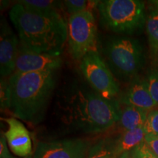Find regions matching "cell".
Returning a JSON list of instances; mask_svg holds the SVG:
<instances>
[{
  "mask_svg": "<svg viewBox=\"0 0 158 158\" xmlns=\"http://www.w3.org/2000/svg\"><path fill=\"white\" fill-rule=\"evenodd\" d=\"M121 105L95 92L87 83L75 81L58 100V115L68 127L84 133H100L109 130L119 120Z\"/></svg>",
  "mask_w": 158,
  "mask_h": 158,
  "instance_id": "obj_1",
  "label": "cell"
},
{
  "mask_svg": "<svg viewBox=\"0 0 158 158\" xmlns=\"http://www.w3.org/2000/svg\"><path fill=\"white\" fill-rule=\"evenodd\" d=\"M20 42L31 50L61 56L68 40V26L59 13H41L15 3L9 11Z\"/></svg>",
  "mask_w": 158,
  "mask_h": 158,
  "instance_id": "obj_2",
  "label": "cell"
},
{
  "mask_svg": "<svg viewBox=\"0 0 158 158\" xmlns=\"http://www.w3.org/2000/svg\"><path fill=\"white\" fill-rule=\"evenodd\" d=\"M56 74L54 70L14 73L7 79V108L20 119L40 123L56 87Z\"/></svg>",
  "mask_w": 158,
  "mask_h": 158,
  "instance_id": "obj_3",
  "label": "cell"
},
{
  "mask_svg": "<svg viewBox=\"0 0 158 158\" xmlns=\"http://www.w3.org/2000/svg\"><path fill=\"white\" fill-rule=\"evenodd\" d=\"M102 54L115 78L124 82L138 76L146 62L141 43L127 36L107 37L102 43Z\"/></svg>",
  "mask_w": 158,
  "mask_h": 158,
  "instance_id": "obj_4",
  "label": "cell"
},
{
  "mask_svg": "<svg viewBox=\"0 0 158 158\" xmlns=\"http://www.w3.org/2000/svg\"><path fill=\"white\" fill-rule=\"evenodd\" d=\"M98 9L102 27L122 36L141 31L147 23L145 3L139 0H103Z\"/></svg>",
  "mask_w": 158,
  "mask_h": 158,
  "instance_id": "obj_5",
  "label": "cell"
},
{
  "mask_svg": "<svg viewBox=\"0 0 158 158\" xmlns=\"http://www.w3.org/2000/svg\"><path fill=\"white\" fill-rule=\"evenodd\" d=\"M69 51L75 60H81L85 55L96 49V21L88 10L70 15L68 23Z\"/></svg>",
  "mask_w": 158,
  "mask_h": 158,
  "instance_id": "obj_6",
  "label": "cell"
},
{
  "mask_svg": "<svg viewBox=\"0 0 158 158\" xmlns=\"http://www.w3.org/2000/svg\"><path fill=\"white\" fill-rule=\"evenodd\" d=\"M80 62L82 75L95 92L108 100L119 95V84L98 51L89 52Z\"/></svg>",
  "mask_w": 158,
  "mask_h": 158,
  "instance_id": "obj_7",
  "label": "cell"
},
{
  "mask_svg": "<svg viewBox=\"0 0 158 158\" xmlns=\"http://www.w3.org/2000/svg\"><path fill=\"white\" fill-rule=\"evenodd\" d=\"M89 142L81 138L39 142L33 158H86Z\"/></svg>",
  "mask_w": 158,
  "mask_h": 158,
  "instance_id": "obj_8",
  "label": "cell"
},
{
  "mask_svg": "<svg viewBox=\"0 0 158 158\" xmlns=\"http://www.w3.org/2000/svg\"><path fill=\"white\" fill-rule=\"evenodd\" d=\"M62 64L61 56L36 52L20 42L14 73H27L48 70H57Z\"/></svg>",
  "mask_w": 158,
  "mask_h": 158,
  "instance_id": "obj_9",
  "label": "cell"
},
{
  "mask_svg": "<svg viewBox=\"0 0 158 158\" xmlns=\"http://www.w3.org/2000/svg\"><path fill=\"white\" fill-rule=\"evenodd\" d=\"M20 40L14 34L5 18L0 25V75L2 79L15 72Z\"/></svg>",
  "mask_w": 158,
  "mask_h": 158,
  "instance_id": "obj_10",
  "label": "cell"
},
{
  "mask_svg": "<svg viewBox=\"0 0 158 158\" xmlns=\"http://www.w3.org/2000/svg\"><path fill=\"white\" fill-rule=\"evenodd\" d=\"M118 102L121 106H130L150 110L157 107L148 89L145 78L137 76L120 92Z\"/></svg>",
  "mask_w": 158,
  "mask_h": 158,
  "instance_id": "obj_11",
  "label": "cell"
},
{
  "mask_svg": "<svg viewBox=\"0 0 158 158\" xmlns=\"http://www.w3.org/2000/svg\"><path fill=\"white\" fill-rule=\"evenodd\" d=\"M3 120L8 126L4 134L12 152L21 157L30 156L32 146L28 130L15 118H5Z\"/></svg>",
  "mask_w": 158,
  "mask_h": 158,
  "instance_id": "obj_12",
  "label": "cell"
},
{
  "mask_svg": "<svg viewBox=\"0 0 158 158\" xmlns=\"http://www.w3.org/2000/svg\"><path fill=\"white\" fill-rule=\"evenodd\" d=\"M149 112V110L135 106H122L117 124L122 131H127L143 127Z\"/></svg>",
  "mask_w": 158,
  "mask_h": 158,
  "instance_id": "obj_13",
  "label": "cell"
},
{
  "mask_svg": "<svg viewBox=\"0 0 158 158\" xmlns=\"http://www.w3.org/2000/svg\"><path fill=\"white\" fill-rule=\"evenodd\" d=\"M146 133L143 127L136 129L122 131L114 136L116 154L118 157L123 153L130 152L144 141Z\"/></svg>",
  "mask_w": 158,
  "mask_h": 158,
  "instance_id": "obj_14",
  "label": "cell"
},
{
  "mask_svg": "<svg viewBox=\"0 0 158 158\" xmlns=\"http://www.w3.org/2000/svg\"><path fill=\"white\" fill-rule=\"evenodd\" d=\"M146 29L150 59L154 68L158 67V11L153 10L147 17Z\"/></svg>",
  "mask_w": 158,
  "mask_h": 158,
  "instance_id": "obj_15",
  "label": "cell"
},
{
  "mask_svg": "<svg viewBox=\"0 0 158 158\" xmlns=\"http://www.w3.org/2000/svg\"><path fill=\"white\" fill-rule=\"evenodd\" d=\"M86 158H118L114 137H106L90 147Z\"/></svg>",
  "mask_w": 158,
  "mask_h": 158,
  "instance_id": "obj_16",
  "label": "cell"
},
{
  "mask_svg": "<svg viewBox=\"0 0 158 158\" xmlns=\"http://www.w3.org/2000/svg\"><path fill=\"white\" fill-rule=\"evenodd\" d=\"M17 3L41 13H59V10L64 5V2L52 0H21Z\"/></svg>",
  "mask_w": 158,
  "mask_h": 158,
  "instance_id": "obj_17",
  "label": "cell"
},
{
  "mask_svg": "<svg viewBox=\"0 0 158 158\" xmlns=\"http://www.w3.org/2000/svg\"><path fill=\"white\" fill-rule=\"evenodd\" d=\"M100 1H85V0H66L64 7L69 14L73 15L91 9V6H98Z\"/></svg>",
  "mask_w": 158,
  "mask_h": 158,
  "instance_id": "obj_18",
  "label": "cell"
},
{
  "mask_svg": "<svg viewBox=\"0 0 158 158\" xmlns=\"http://www.w3.org/2000/svg\"><path fill=\"white\" fill-rule=\"evenodd\" d=\"M145 78L150 94L158 106V68L150 69Z\"/></svg>",
  "mask_w": 158,
  "mask_h": 158,
  "instance_id": "obj_19",
  "label": "cell"
},
{
  "mask_svg": "<svg viewBox=\"0 0 158 158\" xmlns=\"http://www.w3.org/2000/svg\"><path fill=\"white\" fill-rule=\"evenodd\" d=\"M143 128L146 135L158 136V108L149 112Z\"/></svg>",
  "mask_w": 158,
  "mask_h": 158,
  "instance_id": "obj_20",
  "label": "cell"
},
{
  "mask_svg": "<svg viewBox=\"0 0 158 158\" xmlns=\"http://www.w3.org/2000/svg\"><path fill=\"white\" fill-rule=\"evenodd\" d=\"M130 153L133 158H158L144 141L131 150Z\"/></svg>",
  "mask_w": 158,
  "mask_h": 158,
  "instance_id": "obj_21",
  "label": "cell"
},
{
  "mask_svg": "<svg viewBox=\"0 0 158 158\" xmlns=\"http://www.w3.org/2000/svg\"><path fill=\"white\" fill-rule=\"evenodd\" d=\"M1 108L5 109L7 108V80L1 79Z\"/></svg>",
  "mask_w": 158,
  "mask_h": 158,
  "instance_id": "obj_22",
  "label": "cell"
},
{
  "mask_svg": "<svg viewBox=\"0 0 158 158\" xmlns=\"http://www.w3.org/2000/svg\"><path fill=\"white\" fill-rule=\"evenodd\" d=\"M7 145L8 144L5 134L2 133L0 135V158H11L13 157L10 153Z\"/></svg>",
  "mask_w": 158,
  "mask_h": 158,
  "instance_id": "obj_23",
  "label": "cell"
},
{
  "mask_svg": "<svg viewBox=\"0 0 158 158\" xmlns=\"http://www.w3.org/2000/svg\"><path fill=\"white\" fill-rule=\"evenodd\" d=\"M144 142L149 147V149L158 157V136L146 135Z\"/></svg>",
  "mask_w": 158,
  "mask_h": 158,
  "instance_id": "obj_24",
  "label": "cell"
},
{
  "mask_svg": "<svg viewBox=\"0 0 158 158\" xmlns=\"http://www.w3.org/2000/svg\"><path fill=\"white\" fill-rule=\"evenodd\" d=\"M118 158H133V157H132L130 152H127L123 153L122 155H120Z\"/></svg>",
  "mask_w": 158,
  "mask_h": 158,
  "instance_id": "obj_25",
  "label": "cell"
},
{
  "mask_svg": "<svg viewBox=\"0 0 158 158\" xmlns=\"http://www.w3.org/2000/svg\"><path fill=\"white\" fill-rule=\"evenodd\" d=\"M150 3L153 5L154 10H156L158 11V0H155V1H151Z\"/></svg>",
  "mask_w": 158,
  "mask_h": 158,
  "instance_id": "obj_26",
  "label": "cell"
},
{
  "mask_svg": "<svg viewBox=\"0 0 158 158\" xmlns=\"http://www.w3.org/2000/svg\"><path fill=\"white\" fill-rule=\"evenodd\" d=\"M11 158H15V157H12ZM21 158H31V157H30V156H29V157H21Z\"/></svg>",
  "mask_w": 158,
  "mask_h": 158,
  "instance_id": "obj_27",
  "label": "cell"
}]
</instances>
